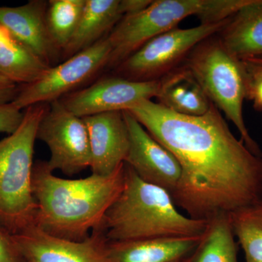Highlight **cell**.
I'll return each instance as SVG.
<instances>
[{"mask_svg":"<svg viewBox=\"0 0 262 262\" xmlns=\"http://www.w3.org/2000/svg\"><path fill=\"white\" fill-rule=\"evenodd\" d=\"M227 20L189 29L177 27L156 36L117 66L116 76L141 82L160 80L200 43L220 32Z\"/></svg>","mask_w":262,"mask_h":262,"instance_id":"52a82bcc","label":"cell"},{"mask_svg":"<svg viewBox=\"0 0 262 262\" xmlns=\"http://www.w3.org/2000/svg\"><path fill=\"white\" fill-rule=\"evenodd\" d=\"M219 33L222 46L239 60L262 58V0H250Z\"/></svg>","mask_w":262,"mask_h":262,"instance_id":"2e32d148","label":"cell"},{"mask_svg":"<svg viewBox=\"0 0 262 262\" xmlns=\"http://www.w3.org/2000/svg\"><path fill=\"white\" fill-rule=\"evenodd\" d=\"M49 103L25 108L18 128L0 141V225L11 234L34 225L33 155L38 126Z\"/></svg>","mask_w":262,"mask_h":262,"instance_id":"277c9868","label":"cell"},{"mask_svg":"<svg viewBox=\"0 0 262 262\" xmlns=\"http://www.w3.org/2000/svg\"><path fill=\"white\" fill-rule=\"evenodd\" d=\"M201 237H173L108 241L107 262H173L188 257Z\"/></svg>","mask_w":262,"mask_h":262,"instance_id":"9a60e30c","label":"cell"},{"mask_svg":"<svg viewBox=\"0 0 262 262\" xmlns=\"http://www.w3.org/2000/svg\"><path fill=\"white\" fill-rule=\"evenodd\" d=\"M247 59L251 60L258 68L262 70V58H247Z\"/></svg>","mask_w":262,"mask_h":262,"instance_id":"4316f807","label":"cell"},{"mask_svg":"<svg viewBox=\"0 0 262 262\" xmlns=\"http://www.w3.org/2000/svg\"><path fill=\"white\" fill-rule=\"evenodd\" d=\"M160 85V80L141 82L115 75L103 77L59 101L67 110L83 118L110 112L126 111L139 101L157 97Z\"/></svg>","mask_w":262,"mask_h":262,"instance_id":"30bf717a","label":"cell"},{"mask_svg":"<svg viewBox=\"0 0 262 262\" xmlns=\"http://www.w3.org/2000/svg\"><path fill=\"white\" fill-rule=\"evenodd\" d=\"M123 113L130 139L125 163L143 181L163 188L171 195L182 176L178 160L135 117L126 111Z\"/></svg>","mask_w":262,"mask_h":262,"instance_id":"7c38bea8","label":"cell"},{"mask_svg":"<svg viewBox=\"0 0 262 262\" xmlns=\"http://www.w3.org/2000/svg\"><path fill=\"white\" fill-rule=\"evenodd\" d=\"M89 133L91 171L108 176L125 163L130 139L123 112L83 117Z\"/></svg>","mask_w":262,"mask_h":262,"instance_id":"4fadbf2b","label":"cell"},{"mask_svg":"<svg viewBox=\"0 0 262 262\" xmlns=\"http://www.w3.org/2000/svg\"><path fill=\"white\" fill-rule=\"evenodd\" d=\"M37 139L49 149L47 163L53 171L59 170L72 177L91 167L89 133L84 120L67 110L59 100L48 105L38 126Z\"/></svg>","mask_w":262,"mask_h":262,"instance_id":"9c48e42d","label":"cell"},{"mask_svg":"<svg viewBox=\"0 0 262 262\" xmlns=\"http://www.w3.org/2000/svg\"><path fill=\"white\" fill-rule=\"evenodd\" d=\"M151 3V0H120V8L125 16L139 13Z\"/></svg>","mask_w":262,"mask_h":262,"instance_id":"484cf974","label":"cell"},{"mask_svg":"<svg viewBox=\"0 0 262 262\" xmlns=\"http://www.w3.org/2000/svg\"><path fill=\"white\" fill-rule=\"evenodd\" d=\"M207 222L182 214L168 191L144 182L125 163L123 188L101 229L108 241L201 237Z\"/></svg>","mask_w":262,"mask_h":262,"instance_id":"3957f363","label":"cell"},{"mask_svg":"<svg viewBox=\"0 0 262 262\" xmlns=\"http://www.w3.org/2000/svg\"><path fill=\"white\" fill-rule=\"evenodd\" d=\"M212 37L192 50L184 67L211 102L235 125L248 149L262 157L261 150L250 135L243 115V104L247 95L244 64L225 49L218 37Z\"/></svg>","mask_w":262,"mask_h":262,"instance_id":"8992f818","label":"cell"},{"mask_svg":"<svg viewBox=\"0 0 262 262\" xmlns=\"http://www.w3.org/2000/svg\"><path fill=\"white\" fill-rule=\"evenodd\" d=\"M125 163L108 176L62 179L47 162L38 160L32 172V192L37 205L34 225L44 232L82 241L101 229L105 216L123 188Z\"/></svg>","mask_w":262,"mask_h":262,"instance_id":"7a4b0ae2","label":"cell"},{"mask_svg":"<svg viewBox=\"0 0 262 262\" xmlns=\"http://www.w3.org/2000/svg\"><path fill=\"white\" fill-rule=\"evenodd\" d=\"M248 3V0L151 1L139 13L122 17L108 34L112 51L107 67L116 68L150 39L177 28L187 17L195 15L201 24L219 23Z\"/></svg>","mask_w":262,"mask_h":262,"instance_id":"5b68a950","label":"cell"},{"mask_svg":"<svg viewBox=\"0 0 262 262\" xmlns=\"http://www.w3.org/2000/svg\"><path fill=\"white\" fill-rule=\"evenodd\" d=\"M48 5L46 0H30L21 6L0 7V25L53 67L61 53L48 32Z\"/></svg>","mask_w":262,"mask_h":262,"instance_id":"5bb4252c","label":"cell"},{"mask_svg":"<svg viewBox=\"0 0 262 262\" xmlns=\"http://www.w3.org/2000/svg\"><path fill=\"white\" fill-rule=\"evenodd\" d=\"M18 255L11 234L0 225V262H18Z\"/></svg>","mask_w":262,"mask_h":262,"instance_id":"cb8c5ba5","label":"cell"},{"mask_svg":"<svg viewBox=\"0 0 262 262\" xmlns=\"http://www.w3.org/2000/svg\"><path fill=\"white\" fill-rule=\"evenodd\" d=\"M126 112L178 160L182 176L171 196L190 218L208 221L262 199V157L233 135L213 103L201 116L151 100Z\"/></svg>","mask_w":262,"mask_h":262,"instance_id":"6da1fadb","label":"cell"},{"mask_svg":"<svg viewBox=\"0 0 262 262\" xmlns=\"http://www.w3.org/2000/svg\"><path fill=\"white\" fill-rule=\"evenodd\" d=\"M18 84L0 76V104L12 102L18 94Z\"/></svg>","mask_w":262,"mask_h":262,"instance_id":"d4e9b609","label":"cell"},{"mask_svg":"<svg viewBox=\"0 0 262 262\" xmlns=\"http://www.w3.org/2000/svg\"><path fill=\"white\" fill-rule=\"evenodd\" d=\"M51 67L0 25V76L27 85L40 80Z\"/></svg>","mask_w":262,"mask_h":262,"instance_id":"d6986e66","label":"cell"},{"mask_svg":"<svg viewBox=\"0 0 262 262\" xmlns=\"http://www.w3.org/2000/svg\"><path fill=\"white\" fill-rule=\"evenodd\" d=\"M123 17L120 0H86L75 32L61 53L67 60L94 46Z\"/></svg>","mask_w":262,"mask_h":262,"instance_id":"e0dca14e","label":"cell"},{"mask_svg":"<svg viewBox=\"0 0 262 262\" xmlns=\"http://www.w3.org/2000/svg\"><path fill=\"white\" fill-rule=\"evenodd\" d=\"M24 113L12 102L0 104V133L11 134L20 126Z\"/></svg>","mask_w":262,"mask_h":262,"instance_id":"603a6c76","label":"cell"},{"mask_svg":"<svg viewBox=\"0 0 262 262\" xmlns=\"http://www.w3.org/2000/svg\"><path fill=\"white\" fill-rule=\"evenodd\" d=\"M107 36L59 64L51 67L40 80L21 85L12 103L22 110L50 103L77 91L107 67L111 54Z\"/></svg>","mask_w":262,"mask_h":262,"instance_id":"ba28073f","label":"cell"},{"mask_svg":"<svg viewBox=\"0 0 262 262\" xmlns=\"http://www.w3.org/2000/svg\"><path fill=\"white\" fill-rule=\"evenodd\" d=\"M229 214L246 262H262V199Z\"/></svg>","mask_w":262,"mask_h":262,"instance_id":"44dd1931","label":"cell"},{"mask_svg":"<svg viewBox=\"0 0 262 262\" xmlns=\"http://www.w3.org/2000/svg\"><path fill=\"white\" fill-rule=\"evenodd\" d=\"M229 214L219 213L208 220L195 249L183 262H238Z\"/></svg>","mask_w":262,"mask_h":262,"instance_id":"ffe728a7","label":"cell"},{"mask_svg":"<svg viewBox=\"0 0 262 262\" xmlns=\"http://www.w3.org/2000/svg\"><path fill=\"white\" fill-rule=\"evenodd\" d=\"M184 260V259H183ZM183 260H180V261H173V262H183Z\"/></svg>","mask_w":262,"mask_h":262,"instance_id":"83f0119b","label":"cell"},{"mask_svg":"<svg viewBox=\"0 0 262 262\" xmlns=\"http://www.w3.org/2000/svg\"><path fill=\"white\" fill-rule=\"evenodd\" d=\"M86 0H50L47 25L52 41L61 53L75 32Z\"/></svg>","mask_w":262,"mask_h":262,"instance_id":"7402d4cb","label":"cell"},{"mask_svg":"<svg viewBox=\"0 0 262 262\" xmlns=\"http://www.w3.org/2000/svg\"><path fill=\"white\" fill-rule=\"evenodd\" d=\"M11 237L19 254L28 262H107L108 241L101 229L82 241L51 235L35 225Z\"/></svg>","mask_w":262,"mask_h":262,"instance_id":"8fae6325","label":"cell"},{"mask_svg":"<svg viewBox=\"0 0 262 262\" xmlns=\"http://www.w3.org/2000/svg\"><path fill=\"white\" fill-rule=\"evenodd\" d=\"M158 103L174 113L201 116L210 110L212 103L201 86L185 67L175 69L160 79Z\"/></svg>","mask_w":262,"mask_h":262,"instance_id":"ac0fdd59","label":"cell"}]
</instances>
